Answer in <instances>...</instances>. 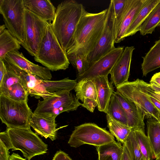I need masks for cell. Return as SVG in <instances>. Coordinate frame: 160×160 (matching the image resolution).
<instances>
[{"instance_id": "cell-10", "label": "cell", "mask_w": 160, "mask_h": 160, "mask_svg": "<svg viewBox=\"0 0 160 160\" xmlns=\"http://www.w3.org/2000/svg\"><path fill=\"white\" fill-rule=\"evenodd\" d=\"M116 88V91L138 106L144 117L154 118L159 121L160 112L151 102L149 96L141 90L137 80L128 81Z\"/></svg>"}, {"instance_id": "cell-16", "label": "cell", "mask_w": 160, "mask_h": 160, "mask_svg": "<svg viewBox=\"0 0 160 160\" xmlns=\"http://www.w3.org/2000/svg\"><path fill=\"white\" fill-rule=\"evenodd\" d=\"M134 46L126 47L110 73L111 82L116 87L128 81Z\"/></svg>"}, {"instance_id": "cell-5", "label": "cell", "mask_w": 160, "mask_h": 160, "mask_svg": "<svg viewBox=\"0 0 160 160\" xmlns=\"http://www.w3.org/2000/svg\"><path fill=\"white\" fill-rule=\"evenodd\" d=\"M25 10L23 0H0V12L7 29L26 49Z\"/></svg>"}, {"instance_id": "cell-13", "label": "cell", "mask_w": 160, "mask_h": 160, "mask_svg": "<svg viewBox=\"0 0 160 160\" xmlns=\"http://www.w3.org/2000/svg\"><path fill=\"white\" fill-rule=\"evenodd\" d=\"M6 68L19 76L28 95L36 98H40L43 99L56 94L55 92H48L42 84L40 79L38 76L16 68L3 59Z\"/></svg>"}, {"instance_id": "cell-4", "label": "cell", "mask_w": 160, "mask_h": 160, "mask_svg": "<svg viewBox=\"0 0 160 160\" xmlns=\"http://www.w3.org/2000/svg\"><path fill=\"white\" fill-rule=\"evenodd\" d=\"M33 113L28 101H17L0 95V118L7 128L31 129Z\"/></svg>"}, {"instance_id": "cell-40", "label": "cell", "mask_w": 160, "mask_h": 160, "mask_svg": "<svg viewBox=\"0 0 160 160\" xmlns=\"http://www.w3.org/2000/svg\"><path fill=\"white\" fill-rule=\"evenodd\" d=\"M0 141L2 142L9 149L13 148L10 137L7 131L1 132L0 133Z\"/></svg>"}, {"instance_id": "cell-32", "label": "cell", "mask_w": 160, "mask_h": 160, "mask_svg": "<svg viewBox=\"0 0 160 160\" xmlns=\"http://www.w3.org/2000/svg\"><path fill=\"white\" fill-rule=\"evenodd\" d=\"M124 144L127 148L132 160H146L135 138L132 129Z\"/></svg>"}, {"instance_id": "cell-39", "label": "cell", "mask_w": 160, "mask_h": 160, "mask_svg": "<svg viewBox=\"0 0 160 160\" xmlns=\"http://www.w3.org/2000/svg\"><path fill=\"white\" fill-rule=\"evenodd\" d=\"M97 105V101L91 99H85L82 102V106L91 112H93Z\"/></svg>"}, {"instance_id": "cell-29", "label": "cell", "mask_w": 160, "mask_h": 160, "mask_svg": "<svg viewBox=\"0 0 160 160\" xmlns=\"http://www.w3.org/2000/svg\"><path fill=\"white\" fill-rule=\"evenodd\" d=\"M135 138L146 160H151L155 158L150 143L145 133V130L141 128L132 129Z\"/></svg>"}, {"instance_id": "cell-12", "label": "cell", "mask_w": 160, "mask_h": 160, "mask_svg": "<svg viewBox=\"0 0 160 160\" xmlns=\"http://www.w3.org/2000/svg\"><path fill=\"white\" fill-rule=\"evenodd\" d=\"M124 49L123 46L115 48L92 63L84 73L77 75V82L83 79H92L97 77L108 76Z\"/></svg>"}, {"instance_id": "cell-9", "label": "cell", "mask_w": 160, "mask_h": 160, "mask_svg": "<svg viewBox=\"0 0 160 160\" xmlns=\"http://www.w3.org/2000/svg\"><path fill=\"white\" fill-rule=\"evenodd\" d=\"M115 15L112 0L110 1L104 26L96 46L87 56L90 66L113 49L115 39Z\"/></svg>"}, {"instance_id": "cell-42", "label": "cell", "mask_w": 160, "mask_h": 160, "mask_svg": "<svg viewBox=\"0 0 160 160\" xmlns=\"http://www.w3.org/2000/svg\"><path fill=\"white\" fill-rule=\"evenodd\" d=\"M52 160H72L68 155L61 150L57 151L54 155Z\"/></svg>"}, {"instance_id": "cell-28", "label": "cell", "mask_w": 160, "mask_h": 160, "mask_svg": "<svg viewBox=\"0 0 160 160\" xmlns=\"http://www.w3.org/2000/svg\"><path fill=\"white\" fill-rule=\"evenodd\" d=\"M160 26V1L152 9L141 25L139 32L141 35L152 34Z\"/></svg>"}, {"instance_id": "cell-21", "label": "cell", "mask_w": 160, "mask_h": 160, "mask_svg": "<svg viewBox=\"0 0 160 160\" xmlns=\"http://www.w3.org/2000/svg\"><path fill=\"white\" fill-rule=\"evenodd\" d=\"M142 58L141 69L143 76L160 67V37Z\"/></svg>"}, {"instance_id": "cell-14", "label": "cell", "mask_w": 160, "mask_h": 160, "mask_svg": "<svg viewBox=\"0 0 160 160\" xmlns=\"http://www.w3.org/2000/svg\"><path fill=\"white\" fill-rule=\"evenodd\" d=\"M3 59L11 65L34 75L42 80H49L52 78L50 70L45 67L39 66L30 62L18 51L9 52Z\"/></svg>"}, {"instance_id": "cell-6", "label": "cell", "mask_w": 160, "mask_h": 160, "mask_svg": "<svg viewBox=\"0 0 160 160\" xmlns=\"http://www.w3.org/2000/svg\"><path fill=\"white\" fill-rule=\"evenodd\" d=\"M6 131L13 146L12 151L20 150L26 159L47 152L48 145L31 129L7 128Z\"/></svg>"}, {"instance_id": "cell-34", "label": "cell", "mask_w": 160, "mask_h": 160, "mask_svg": "<svg viewBox=\"0 0 160 160\" xmlns=\"http://www.w3.org/2000/svg\"><path fill=\"white\" fill-rule=\"evenodd\" d=\"M70 63L76 69L77 75H80L84 73L89 67L87 57L78 54L67 55Z\"/></svg>"}, {"instance_id": "cell-30", "label": "cell", "mask_w": 160, "mask_h": 160, "mask_svg": "<svg viewBox=\"0 0 160 160\" xmlns=\"http://www.w3.org/2000/svg\"><path fill=\"white\" fill-rule=\"evenodd\" d=\"M40 81L46 90L52 93L65 89L71 91L74 89L77 82L76 80H72L68 78L58 81L41 79Z\"/></svg>"}, {"instance_id": "cell-36", "label": "cell", "mask_w": 160, "mask_h": 160, "mask_svg": "<svg viewBox=\"0 0 160 160\" xmlns=\"http://www.w3.org/2000/svg\"><path fill=\"white\" fill-rule=\"evenodd\" d=\"M128 0H112L114 12L115 22L118 21L126 8Z\"/></svg>"}, {"instance_id": "cell-41", "label": "cell", "mask_w": 160, "mask_h": 160, "mask_svg": "<svg viewBox=\"0 0 160 160\" xmlns=\"http://www.w3.org/2000/svg\"><path fill=\"white\" fill-rule=\"evenodd\" d=\"M8 149L0 141V160H9L10 155Z\"/></svg>"}, {"instance_id": "cell-26", "label": "cell", "mask_w": 160, "mask_h": 160, "mask_svg": "<svg viewBox=\"0 0 160 160\" xmlns=\"http://www.w3.org/2000/svg\"><path fill=\"white\" fill-rule=\"evenodd\" d=\"M106 118L110 133L116 137L118 142L124 144L132 129L117 121L108 114Z\"/></svg>"}, {"instance_id": "cell-31", "label": "cell", "mask_w": 160, "mask_h": 160, "mask_svg": "<svg viewBox=\"0 0 160 160\" xmlns=\"http://www.w3.org/2000/svg\"><path fill=\"white\" fill-rule=\"evenodd\" d=\"M107 114L117 121L128 126L124 112L113 93L109 102Z\"/></svg>"}, {"instance_id": "cell-49", "label": "cell", "mask_w": 160, "mask_h": 160, "mask_svg": "<svg viewBox=\"0 0 160 160\" xmlns=\"http://www.w3.org/2000/svg\"><path fill=\"white\" fill-rule=\"evenodd\" d=\"M159 121L160 122V115H159Z\"/></svg>"}, {"instance_id": "cell-22", "label": "cell", "mask_w": 160, "mask_h": 160, "mask_svg": "<svg viewBox=\"0 0 160 160\" xmlns=\"http://www.w3.org/2000/svg\"><path fill=\"white\" fill-rule=\"evenodd\" d=\"M160 0H146L140 11L130 25L125 38L132 36L139 31L141 25Z\"/></svg>"}, {"instance_id": "cell-38", "label": "cell", "mask_w": 160, "mask_h": 160, "mask_svg": "<svg viewBox=\"0 0 160 160\" xmlns=\"http://www.w3.org/2000/svg\"><path fill=\"white\" fill-rule=\"evenodd\" d=\"M150 84L154 91L160 94V72L154 74L150 81Z\"/></svg>"}, {"instance_id": "cell-43", "label": "cell", "mask_w": 160, "mask_h": 160, "mask_svg": "<svg viewBox=\"0 0 160 160\" xmlns=\"http://www.w3.org/2000/svg\"><path fill=\"white\" fill-rule=\"evenodd\" d=\"M7 72V69L3 61L0 59V82Z\"/></svg>"}, {"instance_id": "cell-8", "label": "cell", "mask_w": 160, "mask_h": 160, "mask_svg": "<svg viewBox=\"0 0 160 160\" xmlns=\"http://www.w3.org/2000/svg\"><path fill=\"white\" fill-rule=\"evenodd\" d=\"M68 89L55 92L56 94L42 101L39 100L33 113L35 114H52L57 116L64 112L76 110L82 103Z\"/></svg>"}, {"instance_id": "cell-17", "label": "cell", "mask_w": 160, "mask_h": 160, "mask_svg": "<svg viewBox=\"0 0 160 160\" xmlns=\"http://www.w3.org/2000/svg\"><path fill=\"white\" fill-rule=\"evenodd\" d=\"M57 116L52 114H35L33 113L30 122L32 127L37 135L54 141L57 138L58 129L68 125L57 128L55 119Z\"/></svg>"}, {"instance_id": "cell-20", "label": "cell", "mask_w": 160, "mask_h": 160, "mask_svg": "<svg viewBox=\"0 0 160 160\" xmlns=\"http://www.w3.org/2000/svg\"><path fill=\"white\" fill-rule=\"evenodd\" d=\"M25 9L51 23L54 19L56 8L49 0H23Z\"/></svg>"}, {"instance_id": "cell-44", "label": "cell", "mask_w": 160, "mask_h": 160, "mask_svg": "<svg viewBox=\"0 0 160 160\" xmlns=\"http://www.w3.org/2000/svg\"><path fill=\"white\" fill-rule=\"evenodd\" d=\"M122 144L123 151L121 160H132L127 148L124 144Z\"/></svg>"}, {"instance_id": "cell-37", "label": "cell", "mask_w": 160, "mask_h": 160, "mask_svg": "<svg viewBox=\"0 0 160 160\" xmlns=\"http://www.w3.org/2000/svg\"><path fill=\"white\" fill-rule=\"evenodd\" d=\"M136 80L141 90L144 92L160 102V94L157 93L154 91L150 83H148L143 80L139 79L138 78Z\"/></svg>"}, {"instance_id": "cell-27", "label": "cell", "mask_w": 160, "mask_h": 160, "mask_svg": "<svg viewBox=\"0 0 160 160\" xmlns=\"http://www.w3.org/2000/svg\"><path fill=\"white\" fill-rule=\"evenodd\" d=\"M20 42L6 29L0 34V59H3L6 55L13 51H18Z\"/></svg>"}, {"instance_id": "cell-48", "label": "cell", "mask_w": 160, "mask_h": 160, "mask_svg": "<svg viewBox=\"0 0 160 160\" xmlns=\"http://www.w3.org/2000/svg\"><path fill=\"white\" fill-rule=\"evenodd\" d=\"M155 160H160V155L158 158H156Z\"/></svg>"}, {"instance_id": "cell-24", "label": "cell", "mask_w": 160, "mask_h": 160, "mask_svg": "<svg viewBox=\"0 0 160 160\" xmlns=\"http://www.w3.org/2000/svg\"><path fill=\"white\" fill-rule=\"evenodd\" d=\"M147 125V136L156 159L160 155V122L154 118H148Z\"/></svg>"}, {"instance_id": "cell-18", "label": "cell", "mask_w": 160, "mask_h": 160, "mask_svg": "<svg viewBox=\"0 0 160 160\" xmlns=\"http://www.w3.org/2000/svg\"><path fill=\"white\" fill-rule=\"evenodd\" d=\"M113 93L123 110L127 118L128 126L132 129L145 130L144 117L141 109L133 102L119 92L114 91Z\"/></svg>"}, {"instance_id": "cell-23", "label": "cell", "mask_w": 160, "mask_h": 160, "mask_svg": "<svg viewBox=\"0 0 160 160\" xmlns=\"http://www.w3.org/2000/svg\"><path fill=\"white\" fill-rule=\"evenodd\" d=\"M121 143L114 141L96 147L98 160H121L123 151Z\"/></svg>"}, {"instance_id": "cell-47", "label": "cell", "mask_w": 160, "mask_h": 160, "mask_svg": "<svg viewBox=\"0 0 160 160\" xmlns=\"http://www.w3.org/2000/svg\"><path fill=\"white\" fill-rule=\"evenodd\" d=\"M5 24L0 25V34L2 33L6 29Z\"/></svg>"}, {"instance_id": "cell-15", "label": "cell", "mask_w": 160, "mask_h": 160, "mask_svg": "<svg viewBox=\"0 0 160 160\" xmlns=\"http://www.w3.org/2000/svg\"><path fill=\"white\" fill-rule=\"evenodd\" d=\"M146 0H128L125 10L120 18L114 22L115 43H118L125 38L130 25Z\"/></svg>"}, {"instance_id": "cell-1", "label": "cell", "mask_w": 160, "mask_h": 160, "mask_svg": "<svg viewBox=\"0 0 160 160\" xmlns=\"http://www.w3.org/2000/svg\"><path fill=\"white\" fill-rule=\"evenodd\" d=\"M107 12V8L98 13L85 11L66 50L67 55L78 54L87 57L95 47L101 36Z\"/></svg>"}, {"instance_id": "cell-7", "label": "cell", "mask_w": 160, "mask_h": 160, "mask_svg": "<svg viewBox=\"0 0 160 160\" xmlns=\"http://www.w3.org/2000/svg\"><path fill=\"white\" fill-rule=\"evenodd\" d=\"M115 141L114 136L105 128L92 123H85L75 127L68 144L78 148L85 144L99 146Z\"/></svg>"}, {"instance_id": "cell-25", "label": "cell", "mask_w": 160, "mask_h": 160, "mask_svg": "<svg viewBox=\"0 0 160 160\" xmlns=\"http://www.w3.org/2000/svg\"><path fill=\"white\" fill-rule=\"evenodd\" d=\"M74 90L77 98L82 102L87 99H93L97 101L96 87L92 79H83L77 82Z\"/></svg>"}, {"instance_id": "cell-35", "label": "cell", "mask_w": 160, "mask_h": 160, "mask_svg": "<svg viewBox=\"0 0 160 160\" xmlns=\"http://www.w3.org/2000/svg\"><path fill=\"white\" fill-rule=\"evenodd\" d=\"M7 69V72L0 82V95H4L11 86L21 82L19 76L10 70Z\"/></svg>"}, {"instance_id": "cell-3", "label": "cell", "mask_w": 160, "mask_h": 160, "mask_svg": "<svg viewBox=\"0 0 160 160\" xmlns=\"http://www.w3.org/2000/svg\"><path fill=\"white\" fill-rule=\"evenodd\" d=\"M34 59L52 71L65 70L68 68L70 63L66 52L55 35L51 23L47 27Z\"/></svg>"}, {"instance_id": "cell-46", "label": "cell", "mask_w": 160, "mask_h": 160, "mask_svg": "<svg viewBox=\"0 0 160 160\" xmlns=\"http://www.w3.org/2000/svg\"><path fill=\"white\" fill-rule=\"evenodd\" d=\"M9 160H27L20 156L18 153H13L10 156Z\"/></svg>"}, {"instance_id": "cell-33", "label": "cell", "mask_w": 160, "mask_h": 160, "mask_svg": "<svg viewBox=\"0 0 160 160\" xmlns=\"http://www.w3.org/2000/svg\"><path fill=\"white\" fill-rule=\"evenodd\" d=\"M3 96L15 101L23 102L28 101V95L21 81L11 86Z\"/></svg>"}, {"instance_id": "cell-2", "label": "cell", "mask_w": 160, "mask_h": 160, "mask_svg": "<svg viewBox=\"0 0 160 160\" xmlns=\"http://www.w3.org/2000/svg\"><path fill=\"white\" fill-rule=\"evenodd\" d=\"M86 10L81 3L74 0L62 1L56 9L51 23L53 32L66 52L73 38L78 22Z\"/></svg>"}, {"instance_id": "cell-19", "label": "cell", "mask_w": 160, "mask_h": 160, "mask_svg": "<svg viewBox=\"0 0 160 160\" xmlns=\"http://www.w3.org/2000/svg\"><path fill=\"white\" fill-rule=\"evenodd\" d=\"M92 80L96 87L98 109L107 114L111 98L114 92L113 83L109 81L107 76L97 77Z\"/></svg>"}, {"instance_id": "cell-11", "label": "cell", "mask_w": 160, "mask_h": 160, "mask_svg": "<svg viewBox=\"0 0 160 160\" xmlns=\"http://www.w3.org/2000/svg\"><path fill=\"white\" fill-rule=\"evenodd\" d=\"M49 23L25 9V49L31 55L34 57L36 55Z\"/></svg>"}, {"instance_id": "cell-45", "label": "cell", "mask_w": 160, "mask_h": 160, "mask_svg": "<svg viewBox=\"0 0 160 160\" xmlns=\"http://www.w3.org/2000/svg\"><path fill=\"white\" fill-rule=\"evenodd\" d=\"M149 97L151 102L160 112V102L151 96H149Z\"/></svg>"}]
</instances>
